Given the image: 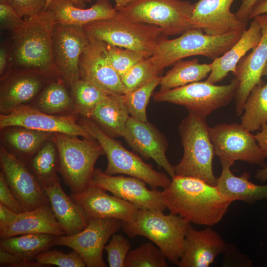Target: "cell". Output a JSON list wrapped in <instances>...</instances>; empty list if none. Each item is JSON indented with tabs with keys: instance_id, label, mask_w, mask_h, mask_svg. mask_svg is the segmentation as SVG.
I'll return each mask as SVG.
<instances>
[{
	"instance_id": "obj_29",
	"label": "cell",
	"mask_w": 267,
	"mask_h": 267,
	"mask_svg": "<svg viewBox=\"0 0 267 267\" xmlns=\"http://www.w3.org/2000/svg\"><path fill=\"white\" fill-rule=\"evenodd\" d=\"M222 171L217 178V187L225 197L233 202L239 200L253 204L267 199V185H258L249 180L250 174L244 172L241 176H235L230 167L233 163L221 160Z\"/></svg>"
},
{
	"instance_id": "obj_1",
	"label": "cell",
	"mask_w": 267,
	"mask_h": 267,
	"mask_svg": "<svg viewBox=\"0 0 267 267\" xmlns=\"http://www.w3.org/2000/svg\"><path fill=\"white\" fill-rule=\"evenodd\" d=\"M162 194L171 214L190 223L209 226L220 222L233 202L217 186L191 177L175 175Z\"/></svg>"
},
{
	"instance_id": "obj_51",
	"label": "cell",
	"mask_w": 267,
	"mask_h": 267,
	"mask_svg": "<svg viewBox=\"0 0 267 267\" xmlns=\"http://www.w3.org/2000/svg\"><path fill=\"white\" fill-rule=\"evenodd\" d=\"M266 13H267V0H258L252 8L249 18Z\"/></svg>"
},
{
	"instance_id": "obj_19",
	"label": "cell",
	"mask_w": 267,
	"mask_h": 267,
	"mask_svg": "<svg viewBox=\"0 0 267 267\" xmlns=\"http://www.w3.org/2000/svg\"><path fill=\"white\" fill-rule=\"evenodd\" d=\"M261 24L262 36L257 45L238 63L235 74L239 86L235 96L236 113L240 116L253 89L263 83L261 78L267 60V13L253 17Z\"/></svg>"
},
{
	"instance_id": "obj_56",
	"label": "cell",
	"mask_w": 267,
	"mask_h": 267,
	"mask_svg": "<svg viewBox=\"0 0 267 267\" xmlns=\"http://www.w3.org/2000/svg\"><path fill=\"white\" fill-rule=\"evenodd\" d=\"M8 0H0V2L7 1Z\"/></svg>"
},
{
	"instance_id": "obj_37",
	"label": "cell",
	"mask_w": 267,
	"mask_h": 267,
	"mask_svg": "<svg viewBox=\"0 0 267 267\" xmlns=\"http://www.w3.org/2000/svg\"><path fill=\"white\" fill-rule=\"evenodd\" d=\"M161 77L158 76L135 90L123 95L126 107L131 116L147 122L146 107L156 87L159 85Z\"/></svg>"
},
{
	"instance_id": "obj_16",
	"label": "cell",
	"mask_w": 267,
	"mask_h": 267,
	"mask_svg": "<svg viewBox=\"0 0 267 267\" xmlns=\"http://www.w3.org/2000/svg\"><path fill=\"white\" fill-rule=\"evenodd\" d=\"M79 117L49 115L27 105L10 113L0 114V129L17 126L44 132L93 138L79 123Z\"/></svg>"
},
{
	"instance_id": "obj_13",
	"label": "cell",
	"mask_w": 267,
	"mask_h": 267,
	"mask_svg": "<svg viewBox=\"0 0 267 267\" xmlns=\"http://www.w3.org/2000/svg\"><path fill=\"white\" fill-rule=\"evenodd\" d=\"M89 43L83 26L55 24L52 36L53 61L68 88L80 79L79 60Z\"/></svg>"
},
{
	"instance_id": "obj_31",
	"label": "cell",
	"mask_w": 267,
	"mask_h": 267,
	"mask_svg": "<svg viewBox=\"0 0 267 267\" xmlns=\"http://www.w3.org/2000/svg\"><path fill=\"white\" fill-rule=\"evenodd\" d=\"M129 113L123 95L108 94L93 110L90 117L109 136H123Z\"/></svg>"
},
{
	"instance_id": "obj_12",
	"label": "cell",
	"mask_w": 267,
	"mask_h": 267,
	"mask_svg": "<svg viewBox=\"0 0 267 267\" xmlns=\"http://www.w3.org/2000/svg\"><path fill=\"white\" fill-rule=\"evenodd\" d=\"M117 219H89L81 231L71 235L57 236L54 245L69 247L82 257L88 267H106L102 253L106 243L122 227Z\"/></svg>"
},
{
	"instance_id": "obj_17",
	"label": "cell",
	"mask_w": 267,
	"mask_h": 267,
	"mask_svg": "<svg viewBox=\"0 0 267 267\" xmlns=\"http://www.w3.org/2000/svg\"><path fill=\"white\" fill-rule=\"evenodd\" d=\"M89 38V43L79 60L80 79L93 84L108 94H125L121 79L109 61L106 44Z\"/></svg>"
},
{
	"instance_id": "obj_43",
	"label": "cell",
	"mask_w": 267,
	"mask_h": 267,
	"mask_svg": "<svg viewBox=\"0 0 267 267\" xmlns=\"http://www.w3.org/2000/svg\"><path fill=\"white\" fill-rule=\"evenodd\" d=\"M24 19L8 2H0V27L1 29L15 33L22 25Z\"/></svg>"
},
{
	"instance_id": "obj_53",
	"label": "cell",
	"mask_w": 267,
	"mask_h": 267,
	"mask_svg": "<svg viewBox=\"0 0 267 267\" xmlns=\"http://www.w3.org/2000/svg\"><path fill=\"white\" fill-rule=\"evenodd\" d=\"M255 178L261 182L267 180V166L258 170L256 172Z\"/></svg>"
},
{
	"instance_id": "obj_41",
	"label": "cell",
	"mask_w": 267,
	"mask_h": 267,
	"mask_svg": "<svg viewBox=\"0 0 267 267\" xmlns=\"http://www.w3.org/2000/svg\"><path fill=\"white\" fill-rule=\"evenodd\" d=\"M34 259L43 266L55 265L60 267H86L82 257L74 250L67 254L55 249H48L37 255Z\"/></svg>"
},
{
	"instance_id": "obj_2",
	"label": "cell",
	"mask_w": 267,
	"mask_h": 267,
	"mask_svg": "<svg viewBox=\"0 0 267 267\" xmlns=\"http://www.w3.org/2000/svg\"><path fill=\"white\" fill-rule=\"evenodd\" d=\"M56 23L53 13L48 9L24 19L21 26L14 33L11 69L34 71L52 80H63L52 55V36Z\"/></svg>"
},
{
	"instance_id": "obj_20",
	"label": "cell",
	"mask_w": 267,
	"mask_h": 267,
	"mask_svg": "<svg viewBox=\"0 0 267 267\" xmlns=\"http://www.w3.org/2000/svg\"><path fill=\"white\" fill-rule=\"evenodd\" d=\"M234 0H199L194 3L191 19L193 29L210 36L243 32L246 22L239 20L230 11Z\"/></svg>"
},
{
	"instance_id": "obj_52",
	"label": "cell",
	"mask_w": 267,
	"mask_h": 267,
	"mask_svg": "<svg viewBox=\"0 0 267 267\" xmlns=\"http://www.w3.org/2000/svg\"><path fill=\"white\" fill-rule=\"evenodd\" d=\"M93 0H84L86 2H90ZM135 0H114L115 2V8L117 10H120L125 8Z\"/></svg>"
},
{
	"instance_id": "obj_21",
	"label": "cell",
	"mask_w": 267,
	"mask_h": 267,
	"mask_svg": "<svg viewBox=\"0 0 267 267\" xmlns=\"http://www.w3.org/2000/svg\"><path fill=\"white\" fill-rule=\"evenodd\" d=\"M70 197L83 210L89 220L112 218L127 222L132 220L139 210L132 203L110 195L103 189L93 185L72 193Z\"/></svg>"
},
{
	"instance_id": "obj_22",
	"label": "cell",
	"mask_w": 267,
	"mask_h": 267,
	"mask_svg": "<svg viewBox=\"0 0 267 267\" xmlns=\"http://www.w3.org/2000/svg\"><path fill=\"white\" fill-rule=\"evenodd\" d=\"M123 137L142 157L153 159L165 169L171 178L176 175L174 167L166 155L168 142L152 124L129 116Z\"/></svg>"
},
{
	"instance_id": "obj_35",
	"label": "cell",
	"mask_w": 267,
	"mask_h": 267,
	"mask_svg": "<svg viewBox=\"0 0 267 267\" xmlns=\"http://www.w3.org/2000/svg\"><path fill=\"white\" fill-rule=\"evenodd\" d=\"M241 117L242 126L252 132L261 130L267 123V83L255 86L251 90L244 106Z\"/></svg>"
},
{
	"instance_id": "obj_8",
	"label": "cell",
	"mask_w": 267,
	"mask_h": 267,
	"mask_svg": "<svg viewBox=\"0 0 267 267\" xmlns=\"http://www.w3.org/2000/svg\"><path fill=\"white\" fill-rule=\"evenodd\" d=\"M78 122L98 141L106 155L108 164L105 174L110 176L121 174L135 177L145 181L152 189H165L170 185L171 180L167 175L155 171L136 154L107 135L91 119L80 116Z\"/></svg>"
},
{
	"instance_id": "obj_3",
	"label": "cell",
	"mask_w": 267,
	"mask_h": 267,
	"mask_svg": "<svg viewBox=\"0 0 267 267\" xmlns=\"http://www.w3.org/2000/svg\"><path fill=\"white\" fill-rule=\"evenodd\" d=\"M83 27L89 37L135 51L145 58L152 56L159 42L167 37L159 27L134 21L119 11L111 18L93 21Z\"/></svg>"
},
{
	"instance_id": "obj_47",
	"label": "cell",
	"mask_w": 267,
	"mask_h": 267,
	"mask_svg": "<svg viewBox=\"0 0 267 267\" xmlns=\"http://www.w3.org/2000/svg\"><path fill=\"white\" fill-rule=\"evenodd\" d=\"M11 48L6 44H1L0 48V77L3 79L10 72L12 68Z\"/></svg>"
},
{
	"instance_id": "obj_9",
	"label": "cell",
	"mask_w": 267,
	"mask_h": 267,
	"mask_svg": "<svg viewBox=\"0 0 267 267\" xmlns=\"http://www.w3.org/2000/svg\"><path fill=\"white\" fill-rule=\"evenodd\" d=\"M239 86L235 78L225 85L196 82L153 94L155 102H167L185 107L188 112L204 118L214 111L227 105L235 97Z\"/></svg>"
},
{
	"instance_id": "obj_48",
	"label": "cell",
	"mask_w": 267,
	"mask_h": 267,
	"mask_svg": "<svg viewBox=\"0 0 267 267\" xmlns=\"http://www.w3.org/2000/svg\"><path fill=\"white\" fill-rule=\"evenodd\" d=\"M258 0H242L241 4L235 13L237 18L247 23L250 19L251 10L255 4Z\"/></svg>"
},
{
	"instance_id": "obj_44",
	"label": "cell",
	"mask_w": 267,
	"mask_h": 267,
	"mask_svg": "<svg viewBox=\"0 0 267 267\" xmlns=\"http://www.w3.org/2000/svg\"><path fill=\"white\" fill-rule=\"evenodd\" d=\"M23 17L34 16L45 9L46 0H8Z\"/></svg>"
},
{
	"instance_id": "obj_40",
	"label": "cell",
	"mask_w": 267,
	"mask_h": 267,
	"mask_svg": "<svg viewBox=\"0 0 267 267\" xmlns=\"http://www.w3.org/2000/svg\"><path fill=\"white\" fill-rule=\"evenodd\" d=\"M106 50L109 61L120 78L132 67L145 58L135 51L107 44Z\"/></svg>"
},
{
	"instance_id": "obj_49",
	"label": "cell",
	"mask_w": 267,
	"mask_h": 267,
	"mask_svg": "<svg viewBox=\"0 0 267 267\" xmlns=\"http://www.w3.org/2000/svg\"><path fill=\"white\" fill-rule=\"evenodd\" d=\"M18 214L0 203V228L11 223Z\"/></svg>"
},
{
	"instance_id": "obj_38",
	"label": "cell",
	"mask_w": 267,
	"mask_h": 267,
	"mask_svg": "<svg viewBox=\"0 0 267 267\" xmlns=\"http://www.w3.org/2000/svg\"><path fill=\"white\" fill-rule=\"evenodd\" d=\"M167 260L158 247L148 242L129 251L124 267H167Z\"/></svg>"
},
{
	"instance_id": "obj_18",
	"label": "cell",
	"mask_w": 267,
	"mask_h": 267,
	"mask_svg": "<svg viewBox=\"0 0 267 267\" xmlns=\"http://www.w3.org/2000/svg\"><path fill=\"white\" fill-rule=\"evenodd\" d=\"M52 80L36 71L11 69L0 80V113L7 114L30 104Z\"/></svg>"
},
{
	"instance_id": "obj_5",
	"label": "cell",
	"mask_w": 267,
	"mask_h": 267,
	"mask_svg": "<svg viewBox=\"0 0 267 267\" xmlns=\"http://www.w3.org/2000/svg\"><path fill=\"white\" fill-rule=\"evenodd\" d=\"M179 126V132L183 147L180 162L175 165L176 175L191 177L216 186L213 160L215 152L206 118L188 112Z\"/></svg>"
},
{
	"instance_id": "obj_45",
	"label": "cell",
	"mask_w": 267,
	"mask_h": 267,
	"mask_svg": "<svg viewBox=\"0 0 267 267\" xmlns=\"http://www.w3.org/2000/svg\"><path fill=\"white\" fill-rule=\"evenodd\" d=\"M0 203L17 214L25 211L7 184L1 171L0 173Z\"/></svg>"
},
{
	"instance_id": "obj_24",
	"label": "cell",
	"mask_w": 267,
	"mask_h": 267,
	"mask_svg": "<svg viewBox=\"0 0 267 267\" xmlns=\"http://www.w3.org/2000/svg\"><path fill=\"white\" fill-rule=\"evenodd\" d=\"M29 233H45L56 236L66 235L49 204L18 214L11 223L0 228V239Z\"/></svg>"
},
{
	"instance_id": "obj_39",
	"label": "cell",
	"mask_w": 267,
	"mask_h": 267,
	"mask_svg": "<svg viewBox=\"0 0 267 267\" xmlns=\"http://www.w3.org/2000/svg\"><path fill=\"white\" fill-rule=\"evenodd\" d=\"M161 72L149 58H144L132 67L121 78L125 94L135 90L159 76Z\"/></svg>"
},
{
	"instance_id": "obj_50",
	"label": "cell",
	"mask_w": 267,
	"mask_h": 267,
	"mask_svg": "<svg viewBox=\"0 0 267 267\" xmlns=\"http://www.w3.org/2000/svg\"><path fill=\"white\" fill-rule=\"evenodd\" d=\"M261 130L255 134V136L259 146L267 158V123L262 125Z\"/></svg>"
},
{
	"instance_id": "obj_32",
	"label": "cell",
	"mask_w": 267,
	"mask_h": 267,
	"mask_svg": "<svg viewBox=\"0 0 267 267\" xmlns=\"http://www.w3.org/2000/svg\"><path fill=\"white\" fill-rule=\"evenodd\" d=\"M212 63L200 64L197 58L180 60L172 68L161 77L159 91H165L206 78L211 73Z\"/></svg>"
},
{
	"instance_id": "obj_42",
	"label": "cell",
	"mask_w": 267,
	"mask_h": 267,
	"mask_svg": "<svg viewBox=\"0 0 267 267\" xmlns=\"http://www.w3.org/2000/svg\"><path fill=\"white\" fill-rule=\"evenodd\" d=\"M131 244L128 239L121 234L115 233L104 249L107 254V261L110 267H124L125 259Z\"/></svg>"
},
{
	"instance_id": "obj_23",
	"label": "cell",
	"mask_w": 267,
	"mask_h": 267,
	"mask_svg": "<svg viewBox=\"0 0 267 267\" xmlns=\"http://www.w3.org/2000/svg\"><path fill=\"white\" fill-rule=\"evenodd\" d=\"M226 247L224 241L211 227L198 230L190 224L177 265L179 267H208Z\"/></svg>"
},
{
	"instance_id": "obj_55",
	"label": "cell",
	"mask_w": 267,
	"mask_h": 267,
	"mask_svg": "<svg viewBox=\"0 0 267 267\" xmlns=\"http://www.w3.org/2000/svg\"><path fill=\"white\" fill-rule=\"evenodd\" d=\"M265 76L266 77H267V60L266 62V64L265 65V66L263 70L262 76Z\"/></svg>"
},
{
	"instance_id": "obj_14",
	"label": "cell",
	"mask_w": 267,
	"mask_h": 267,
	"mask_svg": "<svg viewBox=\"0 0 267 267\" xmlns=\"http://www.w3.org/2000/svg\"><path fill=\"white\" fill-rule=\"evenodd\" d=\"M0 165L7 184L25 211L49 204L44 189L27 164L1 145Z\"/></svg>"
},
{
	"instance_id": "obj_33",
	"label": "cell",
	"mask_w": 267,
	"mask_h": 267,
	"mask_svg": "<svg viewBox=\"0 0 267 267\" xmlns=\"http://www.w3.org/2000/svg\"><path fill=\"white\" fill-rule=\"evenodd\" d=\"M57 236L45 233H29L0 239V248L21 257L34 259L38 254L54 245Z\"/></svg>"
},
{
	"instance_id": "obj_27",
	"label": "cell",
	"mask_w": 267,
	"mask_h": 267,
	"mask_svg": "<svg viewBox=\"0 0 267 267\" xmlns=\"http://www.w3.org/2000/svg\"><path fill=\"white\" fill-rule=\"evenodd\" d=\"M46 9L53 13L56 23L79 26L111 18L118 12L108 0H98L89 8H79L71 0H52Z\"/></svg>"
},
{
	"instance_id": "obj_4",
	"label": "cell",
	"mask_w": 267,
	"mask_h": 267,
	"mask_svg": "<svg viewBox=\"0 0 267 267\" xmlns=\"http://www.w3.org/2000/svg\"><path fill=\"white\" fill-rule=\"evenodd\" d=\"M163 211L139 209L131 221L123 222V231L131 238L137 235L153 242L171 263L178 265L182 254L190 222L178 215Z\"/></svg>"
},
{
	"instance_id": "obj_25",
	"label": "cell",
	"mask_w": 267,
	"mask_h": 267,
	"mask_svg": "<svg viewBox=\"0 0 267 267\" xmlns=\"http://www.w3.org/2000/svg\"><path fill=\"white\" fill-rule=\"evenodd\" d=\"M52 211L66 235L83 230L89 219L83 210L64 191L58 178L44 188Z\"/></svg>"
},
{
	"instance_id": "obj_10",
	"label": "cell",
	"mask_w": 267,
	"mask_h": 267,
	"mask_svg": "<svg viewBox=\"0 0 267 267\" xmlns=\"http://www.w3.org/2000/svg\"><path fill=\"white\" fill-rule=\"evenodd\" d=\"M194 3L182 0H135L119 10L131 19L159 27L166 36L181 35L192 29Z\"/></svg>"
},
{
	"instance_id": "obj_6",
	"label": "cell",
	"mask_w": 267,
	"mask_h": 267,
	"mask_svg": "<svg viewBox=\"0 0 267 267\" xmlns=\"http://www.w3.org/2000/svg\"><path fill=\"white\" fill-rule=\"evenodd\" d=\"M52 140L58 151V172L72 193L90 185L95 163L105 154L98 141L58 133L53 134Z\"/></svg>"
},
{
	"instance_id": "obj_34",
	"label": "cell",
	"mask_w": 267,
	"mask_h": 267,
	"mask_svg": "<svg viewBox=\"0 0 267 267\" xmlns=\"http://www.w3.org/2000/svg\"><path fill=\"white\" fill-rule=\"evenodd\" d=\"M26 164L43 189L58 179V154L52 139L46 141Z\"/></svg>"
},
{
	"instance_id": "obj_46",
	"label": "cell",
	"mask_w": 267,
	"mask_h": 267,
	"mask_svg": "<svg viewBox=\"0 0 267 267\" xmlns=\"http://www.w3.org/2000/svg\"><path fill=\"white\" fill-rule=\"evenodd\" d=\"M0 266L6 267H44L35 259L25 258L0 248Z\"/></svg>"
},
{
	"instance_id": "obj_7",
	"label": "cell",
	"mask_w": 267,
	"mask_h": 267,
	"mask_svg": "<svg viewBox=\"0 0 267 267\" xmlns=\"http://www.w3.org/2000/svg\"><path fill=\"white\" fill-rule=\"evenodd\" d=\"M242 32L210 36L192 28L174 39H163L149 60L160 71L182 59L202 55L212 60L221 56L239 40Z\"/></svg>"
},
{
	"instance_id": "obj_36",
	"label": "cell",
	"mask_w": 267,
	"mask_h": 267,
	"mask_svg": "<svg viewBox=\"0 0 267 267\" xmlns=\"http://www.w3.org/2000/svg\"><path fill=\"white\" fill-rule=\"evenodd\" d=\"M69 89L80 116L89 118L96 105L108 95L93 84L81 79L73 82Z\"/></svg>"
},
{
	"instance_id": "obj_54",
	"label": "cell",
	"mask_w": 267,
	"mask_h": 267,
	"mask_svg": "<svg viewBox=\"0 0 267 267\" xmlns=\"http://www.w3.org/2000/svg\"><path fill=\"white\" fill-rule=\"evenodd\" d=\"M52 0H46V4L45 9L47 8L49 4L51 2ZM74 4L77 7L82 8H85L86 7V2L84 0H71Z\"/></svg>"
},
{
	"instance_id": "obj_30",
	"label": "cell",
	"mask_w": 267,
	"mask_h": 267,
	"mask_svg": "<svg viewBox=\"0 0 267 267\" xmlns=\"http://www.w3.org/2000/svg\"><path fill=\"white\" fill-rule=\"evenodd\" d=\"M69 88L62 80L49 82L29 105L47 114L79 117Z\"/></svg>"
},
{
	"instance_id": "obj_26",
	"label": "cell",
	"mask_w": 267,
	"mask_h": 267,
	"mask_svg": "<svg viewBox=\"0 0 267 267\" xmlns=\"http://www.w3.org/2000/svg\"><path fill=\"white\" fill-rule=\"evenodd\" d=\"M253 19L249 28L243 31L237 42L211 63L212 69L205 80L207 82L215 84L222 81L230 72L235 75L239 61L249 50L257 45L262 36V27L256 19Z\"/></svg>"
},
{
	"instance_id": "obj_11",
	"label": "cell",
	"mask_w": 267,
	"mask_h": 267,
	"mask_svg": "<svg viewBox=\"0 0 267 267\" xmlns=\"http://www.w3.org/2000/svg\"><path fill=\"white\" fill-rule=\"evenodd\" d=\"M210 137L215 154L221 160L234 163L239 160L262 167L267 166L265 155L255 135L241 124H221L209 127Z\"/></svg>"
},
{
	"instance_id": "obj_15",
	"label": "cell",
	"mask_w": 267,
	"mask_h": 267,
	"mask_svg": "<svg viewBox=\"0 0 267 267\" xmlns=\"http://www.w3.org/2000/svg\"><path fill=\"white\" fill-rule=\"evenodd\" d=\"M146 183L138 178L108 175L94 169L90 185L99 187L113 195L129 202L139 209L164 211L167 207L162 191L148 189Z\"/></svg>"
},
{
	"instance_id": "obj_28",
	"label": "cell",
	"mask_w": 267,
	"mask_h": 267,
	"mask_svg": "<svg viewBox=\"0 0 267 267\" xmlns=\"http://www.w3.org/2000/svg\"><path fill=\"white\" fill-rule=\"evenodd\" d=\"M0 130V145L26 164L54 134L17 126Z\"/></svg>"
}]
</instances>
